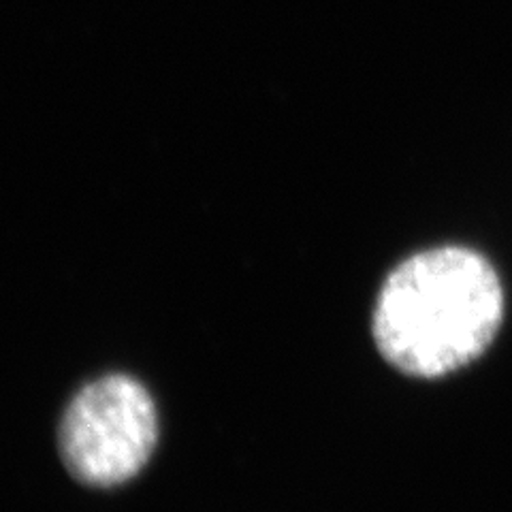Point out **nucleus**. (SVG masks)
<instances>
[{"mask_svg": "<svg viewBox=\"0 0 512 512\" xmlns=\"http://www.w3.org/2000/svg\"><path fill=\"white\" fill-rule=\"evenodd\" d=\"M502 316L495 269L474 250L446 246L410 256L384 280L374 340L399 372L438 378L483 355Z\"/></svg>", "mask_w": 512, "mask_h": 512, "instance_id": "f257e3e1", "label": "nucleus"}, {"mask_svg": "<svg viewBox=\"0 0 512 512\" xmlns=\"http://www.w3.org/2000/svg\"><path fill=\"white\" fill-rule=\"evenodd\" d=\"M158 440L154 399L131 376L90 382L64 412L58 431L67 470L90 487H116L141 472Z\"/></svg>", "mask_w": 512, "mask_h": 512, "instance_id": "f03ea898", "label": "nucleus"}]
</instances>
